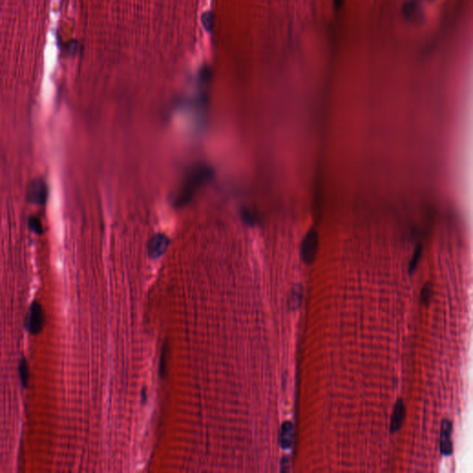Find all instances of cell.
Here are the masks:
<instances>
[{"instance_id": "4fadbf2b", "label": "cell", "mask_w": 473, "mask_h": 473, "mask_svg": "<svg viewBox=\"0 0 473 473\" xmlns=\"http://www.w3.org/2000/svg\"><path fill=\"white\" fill-rule=\"evenodd\" d=\"M423 246L419 245L415 251H414V253H413V256H412V260L409 264V273L410 274H412L414 271L416 270L417 266H418L419 263L421 261V258H422V255H423Z\"/></svg>"}, {"instance_id": "5bb4252c", "label": "cell", "mask_w": 473, "mask_h": 473, "mask_svg": "<svg viewBox=\"0 0 473 473\" xmlns=\"http://www.w3.org/2000/svg\"><path fill=\"white\" fill-rule=\"evenodd\" d=\"M29 227L32 231H34L36 234H42L43 232V227L40 220L36 217H31L29 220Z\"/></svg>"}, {"instance_id": "6da1fadb", "label": "cell", "mask_w": 473, "mask_h": 473, "mask_svg": "<svg viewBox=\"0 0 473 473\" xmlns=\"http://www.w3.org/2000/svg\"><path fill=\"white\" fill-rule=\"evenodd\" d=\"M211 176V171L207 167H196L191 171L180 191L176 197L175 203L179 207L191 202V198L195 194L198 188L208 180Z\"/></svg>"}, {"instance_id": "3957f363", "label": "cell", "mask_w": 473, "mask_h": 473, "mask_svg": "<svg viewBox=\"0 0 473 473\" xmlns=\"http://www.w3.org/2000/svg\"><path fill=\"white\" fill-rule=\"evenodd\" d=\"M44 325V312L42 305L34 301L31 305L28 317L27 327L31 335H37L42 331Z\"/></svg>"}, {"instance_id": "7a4b0ae2", "label": "cell", "mask_w": 473, "mask_h": 473, "mask_svg": "<svg viewBox=\"0 0 473 473\" xmlns=\"http://www.w3.org/2000/svg\"><path fill=\"white\" fill-rule=\"evenodd\" d=\"M319 247V234L314 228H310L301 240V257L305 264H313Z\"/></svg>"}, {"instance_id": "7c38bea8", "label": "cell", "mask_w": 473, "mask_h": 473, "mask_svg": "<svg viewBox=\"0 0 473 473\" xmlns=\"http://www.w3.org/2000/svg\"><path fill=\"white\" fill-rule=\"evenodd\" d=\"M434 294V287L431 282L425 283L423 289L421 290V301L423 304L428 305Z\"/></svg>"}, {"instance_id": "8fae6325", "label": "cell", "mask_w": 473, "mask_h": 473, "mask_svg": "<svg viewBox=\"0 0 473 473\" xmlns=\"http://www.w3.org/2000/svg\"><path fill=\"white\" fill-rule=\"evenodd\" d=\"M18 373H19L21 385L24 387H28V384L30 381V370H29L28 362L25 358H21L20 360V363L18 365Z\"/></svg>"}, {"instance_id": "2e32d148", "label": "cell", "mask_w": 473, "mask_h": 473, "mask_svg": "<svg viewBox=\"0 0 473 473\" xmlns=\"http://www.w3.org/2000/svg\"><path fill=\"white\" fill-rule=\"evenodd\" d=\"M288 466H289V460H288V458H284L282 462H281V471L286 472L287 469H288Z\"/></svg>"}, {"instance_id": "277c9868", "label": "cell", "mask_w": 473, "mask_h": 473, "mask_svg": "<svg viewBox=\"0 0 473 473\" xmlns=\"http://www.w3.org/2000/svg\"><path fill=\"white\" fill-rule=\"evenodd\" d=\"M47 186L43 179H34L29 184L27 199L31 203L44 204L47 200Z\"/></svg>"}, {"instance_id": "ac0fdd59", "label": "cell", "mask_w": 473, "mask_h": 473, "mask_svg": "<svg viewBox=\"0 0 473 473\" xmlns=\"http://www.w3.org/2000/svg\"><path fill=\"white\" fill-rule=\"evenodd\" d=\"M426 1H433V0H426Z\"/></svg>"}, {"instance_id": "52a82bcc", "label": "cell", "mask_w": 473, "mask_h": 473, "mask_svg": "<svg viewBox=\"0 0 473 473\" xmlns=\"http://www.w3.org/2000/svg\"><path fill=\"white\" fill-rule=\"evenodd\" d=\"M406 418V407L403 400L399 399L394 407L393 413L390 423V432L396 433L400 430L404 424Z\"/></svg>"}, {"instance_id": "30bf717a", "label": "cell", "mask_w": 473, "mask_h": 473, "mask_svg": "<svg viewBox=\"0 0 473 473\" xmlns=\"http://www.w3.org/2000/svg\"><path fill=\"white\" fill-rule=\"evenodd\" d=\"M303 296V289L301 284H296L291 289L289 296V305L291 310H297L301 306Z\"/></svg>"}, {"instance_id": "5b68a950", "label": "cell", "mask_w": 473, "mask_h": 473, "mask_svg": "<svg viewBox=\"0 0 473 473\" xmlns=\"http://www.w3.org/2000/svg\"><path fill=\"white\" fill-rule=\"evenodd\" d=\"M170 240L168 237L163 233L154 235L148 242V253L150 257L157 259L161 257L166 252Z\"/></svg>"}, {"instance_id": "9c48e42d", "label": "cell", "mask_w": 473, "mask_h": 473, "mask_svg": "<svg viewBox=\"0 0 473 473\" xmlns=\"http://www.w3.org/2000/svg\"><path fill=\"white\" fill-rule=\"evenodd\" d=\"M404 15L411 21H420L424 15L423 9L417 2L409 1L404 6Z\"/></svg>"}, {"instance_id": "8992f818", "label": "cell", "mask_w": 473, "mask_h": 473, "mask_svg": "<svg viewBox=\"0 0 473 473\" xmlns=\"http://www.w3.org/2000/svg\"><path fill=\"white\" fill-rule=\"evenodd\" d=\"M452 434V423L445 419L441 424L440 433V451L443 455L450 456L453 452V444L451 439Z\"/></svg>"}, {"instance_id": "ba28073f", "label": "cell", "mask_w": 473, "mask_h": 473, "mask_svg": "<svg viewBox=\"0 0 473 473\" xmlns=\"http://www.w3.org/2000/svg\"><path fill=\"white\" fill-rule=\"evenodd\" d=\"M279 445L283 449H289L293 445L294 440V426L291 422L286 421L283 423L279 432Z\"/></svg>"}, {"instance_id": "e0dca14e", "label": "cell", "mask_w": 473, "mask_h": 473, "mask_svg": "<svg viewBox=\"0 0 473 473\" xmlns=\"http://www.w3.org/2000/svg\"><path fill=\"white\" fill-rule=\"evenodd\" d=\"M342 1H343V0H336V1H335V4H336V6H340V5H341V3H342Z\"/></svg>"}, {"instance_id": "9a60e30c", "label": "cell", "mask_w": 473, "mask_h": 473, "mask_svg": "<svg viewBox=\"0 0 473 473\" xmlns=\"http://www.w3.org/2000/svg\"><path fill=\"white\" fill-rule=\"evenodd\" d=\"M203 26L210 31L212 29V24H213V17L210 13H206L203 16Z\"/></svg>"}]
</instances>
